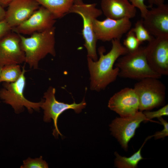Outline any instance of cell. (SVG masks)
Returning <instances> with one entry per match:
<instances>
[{"label": "cell", "instance_id": "obj_22", "mask_svg": "<svg viewBox=\"0 0 168 168\" xmlns=\"http://www.w3.org/2000/svg\"><path fill=\"white\" fill-rule=\"evenodd\" d=\"M48 164L43 160L42 156L32 159L30 157L23 161V164L21 168H48Z\"/></svg>", "mask_w": 168, "mask_h": 168}, {"label": "cell", "instance_id": "obj_17", "mask_svg": "<svg viewBox=\"0 0 168 168\" xmlns=\"http://www.w3.org/2000/svg\"><path fill=\"white\" fill-rule=\"evenodd\" d=\"M49 11L56 19L69 13L75 0H35Z\"/></svg>", "mask_w": 168, "mask_h": 168}, {"label": "cell", "instance_id": "obj_12", "mask_svg": "<svg viewBox=\"0 0 168 168\" xmlns=\"http://www.w3.org/2000/svg\"><path fill=\"white\" fill-rule=\"evenodd\" d=\"M19 34L11 31L0 40V68L25 62Z\"/></svg>", "mask_w": 168, "mask_h": 168}, {"label": "cell", "instance_id": "obj_6", "mask_svg": "<svg viewBox=\"0 0 168 168\" xmlns=\"http://www.w3.org/2000/svg\"><path fill=\"white\" fill-rule=\"evenodd\" d=\"M159 79L146 78L134 84L133 89L138 98L140 111L149 110L164 104L166 86Z\"/></svg>", "mask_w": 168, "mask_h": 168}, {"label": "cell", "instance_id": "obj_30", "mask_svg": "<svg viewBox=\"0 0 168 168\" xmlns=\"http://www.w3.org/2000/svg\"><path fill=\"white\" fill-rule=\"evenodd\" d=\"M1 69H2V68H0V76L1 71Z\"/></svg>", "mask_w": 168, "mask_h": 168}, {"label": "cell", "instance_id": "obj_16", "mask_svg": "<svg viewBox=\"0 0 168 168\" xmlns=\"http://www.w3.org/2000/svg\"><path fill=\"white\" fill-rule=\"evenodd\" d=\"M101 10L106 18L130 19L136 14V8L128 0H101Z\"/></svg>", "mask_w": 168, "mask_h": 168}, {"label": "cell", "instance_id": "obj_20", "mask_svg": "<svg viewBox=\"0 0 168 168\" xmlns=\"http://www.w3.org/2000/svg\"><path fill=\"white\" fill-rule=\"evenodd\" d=\"M131 29L141 43L145 41L149 42L154 37L150 34L144 26L142 19L138 21L134 27Z\"/></svg>", "mask_w": 168, "mask_h": 168}, {"label": "cell", "instance_id": "obj_11", "mask_svg": "<svg viewBox=\"0 0 168 168\" xmlns=\"http://www.w3.org/2000/svg\"><path fill=\"white\" fill-rule=\"evenodd\" d=\"M56 19L49 11L41 6L26 20L12 28V31L21 35H31L54 26Z\"/></svg>", "mask_w": 168, "mask_h": 168}, {"label": "cell", "instance_id": "obj_19", "mask_svg": "<svg viewBox=\"0 0 168 168\" xmlns=\"http://www.w3.org/2000/svg\"><path fill=\"white\" fill-rule=\"evenodd\" d=\"M22 72L19 64H11L2 68L0 76L1 82H12L16 81Z\"/></svg>", "mask_w": 168, "mask_h": 168}, {"label": "cell", "instance_id": "obj_13", "mask_svg": "<svg viewBox=\"0 0 168 168\" xmlns=\"http://www.w3.org/2000/svg\"><path fill=\"white\" fill-rule=\"evenodd\" d=\"M108 107L121 117L133 116L139 111L138 98L133 88H125L110 98Z\"/></svg>", "mask_w": 168, "mask_h": 168}, {"label": "cell", "instance_id": "obj_2", "mask_svg": "<svg viewBox=\"0 0 168 168\" xmlns=\"http://www.w3.org/2000/svg\"><path fill=\"white\" fill-rule=\"evenodd\" d=\"M55 27L36 32L28 37L19 34L21 48L25 56V62L30 68L38 69L40 61L48 54L56 55Z\"/></svg>", "mask_w": 168, "mask_h": 168}, {"label": "cell", "instance_id": "obj_15", "mask_svg": "<svg viewBox=\"0 0 168 168\" xmlns=\"http://www.w3.org/2000/svg\"><path fill=\"white\" fill-rule=\"evenodd\" d=\"M40 6L35 0H12L4 20L12 29L26 20Z\"/></svg>", "mask_w": 168, "mask_h": 168}, {"label": "cell", "instance_id": "obj_3", "mask_svg": "<svg viewBox=\"0 0 168 168\" xmlns=\"http://www.w3.org/2000/svg\"><path fill=\"white\" fill-rule=\"evenodd\" d=\"M115 66L119 70L121 77L141 80L148 77L159 79L162 76L153 71L146 58L145 47H139L137 50L128 52L120 57Z\"/></svg>", "mask_w": 168, "mask_h": 168}, {"label": "cell", "instance_id": "obj_18", "mask_svg": "<svg viewBox=\"0 0 168 168\" xmlns=\"http://www.w3.org/2000/svg\"><path fill=\"white\" fill-rule=\"evenodd\" d=\"M150 137V136L148 137L139 150L129 157L121 156L117 152H115L114 154L116 157L115 159L114 164L115 166L118 168L137 167L139 162L144 159L141 154V149L147 140L151 138Z\"/></svg>", "mask_w": 168, "mask_h": 168}, {"label": "cell", "instance_id": "obj_14", "mask_svg": "<svg viewBox=\"0 0 168 168\" xmlns=\"http://www.w3.org/2000/svg\"><path fill=\"white\" fill-rule=\"evenodd\" d=\"M148 10L142 18L143 24L154 37H168V5L165 3Z\"/></svg>", "mask_w": 168, "mask_h": 168}, {"label": "cell", "instance_id": "obj_9", "mask_svg": "<svg viewBox=\"0 0 168 168\" xmlns=\"http://www.w3.org/2000/svg\"><path fill=\"white\" fill-rule=\"evenodd\" d=\"M148 121L143 112L139 111L133 116L116 117L110 125V130L122 147L127 150L128 142L134 136L141 123Z\"/></svg>", "mask_w": 168, "mask_h": 168}, {"label": "cell", "instance_id": "obj_25", "mask_svg": "<svg viewBox=\"0 0 168 168\" xmlns=\"http://www.w3.org/2000/svg\"><path fill=\"white\" fill-rule=\"evenodd\" d=\"M161 124L164 126L163 129L161 131L157 132L155 133L152 136V138L154 137L155 139H157L161 138H164L168 135V123L167 121L164 120L162 117L158 118Z\"/></svg>", "mask_w": 168, "mask_h": 168}, {"label": "cell", "instance_id": "obj_27", "mask_svg": "<svg viewBox=\"0 0 168 168\" xmlns=\"http://www.w3.org/2000/svg\"><path fill=\"white\" fill-rule=\"evenodd\" d=\"M149 6L151 8L153 5L156 6L164 3L165 0H148Z\"/></svg>", "mask_w": 168, "mask_h": 168}, {"label": "cell", "instance_id": "obj_5", "mask_svg": "<svg viewBox=\"0 0 168 168\" xmlns=\"http://www.w3.org/2000/svg\"><path fill=\"white\" fill-rule=\"evenodd\" d=\"M23 67L22 73L19 78L12 82H4L3 87L0 90V99L4 103L10 105L16 114L23 112L24 108L27 109L30 113L33 110L39 111L42 103L30 101L24 96V92L26 84L25 76L26 72Z\"/></svg>", "mask_w": 168, "mask_h": 168}, {"label": "cell", "instance_id": "obj_23", "mask_svg": "<svg viewBox=\"0 0 168 168\" xmlns=\"http://www.w3.org/2000/svg\"><path fill=\"white\" fill-rule=\"evenodd\" d=\"M143 113L148 121L154 118H158L163 116H168V105L167 104L156 111L145 110Z\"/></svg>", "mask_w": 168, "mask_h": 168}, {"label": "cell", "instance_id": "obj_21", "mask_svg": "<svg viewBox=\"0 0 168 168\" xmlns=\"http://www.w3.org/2000/svg\"><path fill=\"white\" fill-rule=\"evenodd\" d=\"M141 43L137 39L134 33L130 29L127 33L126 37L123 41V45L128 52L135 51L140 47Z\"/></svg>", "mask_w": 168, "mask_h": 168}, {"label": "cell", "instance_id": "obj_28", "mask_svg": "<svg viewBox=\"0 0 168 168\" xmlns=\"http://www.w3.org/2000/svg\"><path fill=\"white\" fill-rule=\"evenodd\" d=\"M6 11L4 8L0 5V21L4 19L6 16Z\"/></svg>", "mask_w": 168, "mask_h": 168}, {"label": "cell", "instance_id": "obj_4", "mask_svg": "<svg viewBox=\"0 0 168 168\" xmlns=\"http://www.w3.org/2000/svg\"><path fill=\"white\" fill-rule=\"evenodd\" d=\"M96 3L87 4L82 0H75L69 13L79 15L83 20L82 35L84 41V46L87 52V56L94 61L97 60L96 51V38L93 27V21L102 14L101 9L96 7Z\"/></svg>", "mask_w": 168, "mask_h": 168}, {"label": "cell", "instance_id": "obj_7", "mask_svg": "<svg viewBox=\"0 0 168 168\" xmlns=\"http://www.w3.org/2000/svg\"><path fill=\"white\" fill-rule=\"evenodd\" d=\"M55 89L50 86L44 94V99L42 100L41 108L44 110L43 120L45 122H50L52 119L54 121V129L53 134L56 138H58L59 134L62 135L59 132L57 126L58 119L59 116L64 111L69 109H72L77 113L82 111L86 105L84 99L79 104L74 102L69 104L59 102L55 98Z\"/></svg>", "mask_w": 168, "mask_h": 168}, {"label": "cell", "instance_id": "obj_26", "mask_svg": "<svg viewBox=\"0 0 168 168\" xmlns=\"http://www.w3.org/2000/svg\"><path fill=\"white\" fill-rule=\"evenodd\" d=\"M12 31V28L4 19L0 21V40Z\"/></svg>", "mask_w": 168, "mask_h": 168}, {"label": "cell", "instance_id": "obj_1", "mask_svg": "<svg viewBox=\"0 0 168 168\" xmlns=\"http://www.w3.org/2000/svg\"><path fill=\"white\" fill-rule=\"evenodd\" d=\"M111 41V49L107 54H104L105 52L104 47L98 49L100 58L98 60L95 61L87 57L91 90L100 91L116 79L119 76V70L117 67L114 68V65L120 57L128 52L120 40L114 39Z\"/></svg>", "mask_w": 168, "mask_h": 168}, {"label": "cell", "instance_id": "obj_8", "mask_svg": "<svg viewBox=\"0 0 168 168\" xmlns=\"http://www.w3.org/2000/svg\"><path fill=\"white\" fill-rule=\"evenodd\" d=\"M147 63L151 69L162 75H168V37H154L145 47Z\"/></svg>", "mask_w": 168, "mask_h": 168}, {"label": "cell", "instance_id": "obj_10", "mask_svg": "<svg viewBox=\"0 0 168 168\" xmlns=\"http://www.w3.org/2000/svg\"><path fill=\"white\" fill-rule=\"evenodd\" d=\"M132 25L130 19L128 18L115 20L106 18L102 21L96 19L93 22L97 39L104 42L120 40L123 35L130 30Z\"/></svg>", "mask_w": 168, "mask_h": 168}, {"label": "cell", "instance_id": "obj_29", "mask_svg": "<svg viewBox=\"0 0 168 168\" xmlns=\"http://www.w3.org/2000/svg\"><path fill=\"white\" fill-rule=\"evenodd\" d=\"M12 0H0V5L3 8L8 7Z\"/></svg>", "mask_w": 168, "mask_h": 168}, {"label": "cell", "instance_id": "obj_24", "mask_svg": "<svg viewBox=\"0 0 168 168\" xmlns=\"http://www.w3.org/2000/svg\"><path fill=\"white\" fill-rule=\"evenodd\" d=\"M129 2L136 8L140 11L141 17L143 18L147 12L148 8L150 7L148 6L145 4V0H128Z\"/></svg>", "mask_w": 168, "mask_h": 168}]
</instances>
